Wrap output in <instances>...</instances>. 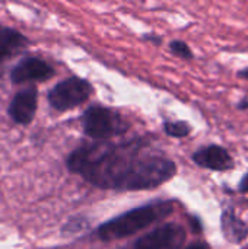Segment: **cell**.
I'll list each match as a JSON object with an SVG mask.
<instances>
[{
	"label": "cell",
	"instance_id": "cell-9",
	"mask_svg": "<svg viewBox=\"0 0 248 249\" xmlns=\"http://www.w3.org/2000/svg\"><path fill=\"white\" fill-rule=\"evenodd\" d=\"M221 231L224 239L232 245H241L248 238V225L235 213L232 207L222 210Z\"/></svg>",
	"mask_w": 248,
	"mask_h": 249
},
{
	"label": "cell",
	"instance_id": "cell-6",
	"mask_svg": "<svg viewBox=\"0 0 248 249\" xmlns=\"http://www.w3.org/2000/svg\"><path fill=\"white\" fill-rule=\"evenodd\" d=\"M191 159L197 166L213 172H227L235 168V160L228 149L219 144H208L197 149Z\"/></svg>",
	"mask_w": 248,
	"mask_h": 249
},
{
	"label": "cell",
	"instance_id": "cell-17",
	"mask_svg": "<svg viewBox=\"0 0 248 249\" xmlns=\"http://www.w3.org/2000/svg\"><path fill=\"white\" fill-rule=\"evenodd\" d=\"M237 76H238L240 79H243V80H248V66L247 67H244V69H241V70H238V71H237Z\"/></svg>",
	"mask_w": 248,
	"mask_h": 249
},
{
	"label": "cell",
	"instance_id": "cell-3",
	"mask_svg": "<svg viewBox=\"0 0 248 249\" xmlns=\"http://www.w3.org/2000/svg\"><path fill=\"white\" fill-rule=\"evenodd\" d=\"M85 134L94 140L105 142L108 139L117 137L127 131L129 124L124 118L105 107H91L85 111L82 118Z\"/></svg>",
	"mask_w": 248,
	"mask_h": 249
},
{
	"label": "cell",
	"instance_id": "cell-4",
	"mask_svg": "<svg viewBox=\"0 0 248 249\" xmlns=\"http://www.w3.org/2000/svg\"><path fill=\"white\" fill-rule=\"evenodd\" d=\"M92 93V86L80 77H69L57 83L48 92V102L57 111H67L86 102Z\"/></svg>",
	"mask_w": 248,
	"mask_h": 249
},
{
	"label": "cell",
	"instance_id": "cell-12",
	"mask_svg": "<svg viewBox=\"0 0 248 249\" xmlns=\"http://www.w3.org/2000/svg\"><path fill=\"white\" fill-rule=\"evenodd\" d=\"M170 50L174 55L183 58V60H193L194 54L191 51V48L189 47L187 42L181 41V39H174L170 42Z\"/></svg>",
	"mask_w": 248,
	"mask_h": 249
},
{
	"label": "cell",
	"instance_id": "cell-13",
	"mask_svg": "<svg viewBox=\"0 0 248 249\" xmlns=\"http://www.w3.org/2000/svg\"><path fill=\"white\" fill-rule=\"evenodd\" d=\"M190 226H191V231L197 235L203 232V223L197 216H190Z\"/></svg>",
	"mask_w": 248,
	"mask_h": 249
},
{
	"label": "cell",
	"instance_id": "cell-18",
	"mask_svg": "<svg viewBox=\"0 0 248 249\" xmlns=\"http://www.w3.org/2000/svg\"><path fill=\"white\" fill-rule=\"evenodd\" d=\"M145 38H146V39H151V41H153V42H156V44H161V38H159V36H155V35H152V34L146 35Z\"/></svg>",
	"mask_w": 248,
	"mask_h": 249
},
{
	"label": "cell",
	"instance_id": "cell-5",
	"mask_svg": "<svg viewBox=\"0 0 248 249\" xmlns=\"http://www.w3.org/2000/svg\"><path fill=\"white\" fill-rule=\"evenodd\" d=\"M187 241L186 229L178 223H165L140 236L127 249H183Z\"/></svg>",
	"mask_w": 248,
	"mask_h": 249
},
{
	"label": "cell",
	"instance_id": "cell-15",
	"mask_svg": "<svg viewBox=\"0 0 248 249\" xmlns=\"http://www.w3.org/2000/svg\"><path fill=\"white\" fill-rule=\"evenodd\" d=\"M184 249H209V245H208L206 242L197 241V242H193V244L187 245Z\"/></svg>",
	"mask_w": 248,
	"mask_h": 249
},
{
	"label": "cell",
	"instance_id": "cell-19",
	"mask_svg": "<svg viewBox=\"0 0 248 249\" xmlns=\"http://www.w3.org/2000/svg\"><path fill=\"white\" fill-rule=\"evenodd\" d=\"M241 249H248V244H246V245H244Z\"/></svg>",
	"mask_w": 248,
	"mask_h": 249
},
{
	"label": "cell",
	"instance_id": "cell-8",
	"mask_svg": "<svg viewBox=\"0 0 248 249\" xmlns=\"http://www.w3.org/2000/svg\"><path fill=\"white\" fill-rule=\"evenodd\" d=\"M38 90L29 86L15 95L9 105V115L16 124H29L37 112Z\"/></svg>",
	"mask_w": 248,
	"mask_h": 249
},
{
	"label": "cell",
	"instance_id": "cell-7",
	"mask_svg": "<svg viewBox=\"0 0 248 249\" xmlns=\"http://www.w3.org/2000/svg\"><path fill=\"white\" fill-rule=\"evenodd\" d=\"M54 76L53 67L38 57H25L22 58L12 70L10 79L13 83H25V82H42Z\"/></svg>",
	"mask_w": 248,
	"mask_h": 249
},
{
	"label": "cell",
	"instance_id": "cell-11",
	"mask_svg": "<svg viewBox=\"0 0 248 249\" xmlns=\"http://www.w3.org/2000/svg\"><path fill=\"white\" fill-rule=\"evenodd\" d=\"M191 125L186 121H165L164 131L167 136L174 139H184L191 134Z\"/></svg>",
	"mask_w": 248,
	"mask_h": 249
},
{
	"label": "cell",
	"instance_id": "cell-2",
	"mask_svg": "<svg viewBox=\"0 0 248 249\" xmlns=\"http://www.w3.org/2000/svg\"><path fill=\"white\" fill-rule=\"evenodd\" d=\"M174 206L175 203L171 200H158L126 212L102 223L96 231L98 238L104 242H113L129 238L146 229L148 226L170 217L174 213Z\"/></svg>",
	"mask_w": 248,
	"mask_h": 249
},
{
	"label": "cell",
	"instance_id": "cell-10",
	"mask_svg": "<svg viewBox=\"0 0 248 249\" xmlns=\"http://www.w3.org/2000/svg\"><path fill=\"white\" fill-rule=\"evenodd\" d=\"M28 39L16 29L0 25V66L13 54L25 48Z\"/></svg>",
	"mask_w": 248,
	"mask_h": 249
},
{
	"label": "cell",
	"instance_id": "cell-1",
	"mask_svg": "<svg viewBox=\"0 0 248 249\" xmlns=\"http://www.w3.org/2000/svg\"><path fill=\"white\" fill-rule=\"evenodd\" d=\"M145 146L142 140L85 144L69 155L67 168L98 188L153 190L175 177L177 165L165 156L143 152Z\"/></svg>",
	"mask_w": 248,
	"mask_h": 249
},
{
	"label": "cell",
	"instance_id": "cell-16",
	"mask_svg": "<svg viewBox=\"0 0 248 249\" xmlns=\"http://www.w3.org/2000/svg\"><path fill=\"white\" fill-rule=\"evenodd\" d=\"M237 109L241 111H248V98H243L237 102Z\"/></svg>",
	"mask_w": 248,
	"mask_h": 249
},
{
	"label": "cell",
	"instance_id": "cell-14",
	"mask_svg": "<svg viewBox=\"0 0 248 249\" xmlns=\"http://www.w3.org/2000/svg\"><path fill=\"white\" fill-rule=\"evenodd\" d=\"M237 190H238L240 194H248V171L243 175V178L240 179Z\"/></svg>",
	"mask_w": 248,
	"mask_h": 249
}]
</instances>
